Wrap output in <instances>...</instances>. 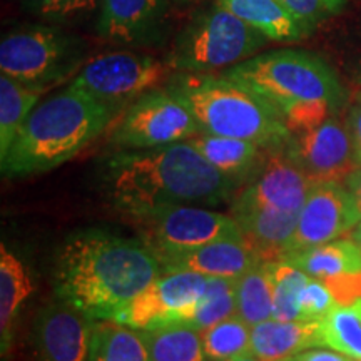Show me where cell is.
<instances>
[{
    "label": "cell",
    "instance_id": "1",
    "mask_svg": "<svg viewBox=\"0 0 361 361\" xmlns=\"http://www.w3.org/2000/svg\"><path fill=\"white\" fill-rule=\"evenodd\" d=\"M101 180L107 200L128 219L168 206H218L241 186L188 141L117 151L102 162Z\"/></svg>",
    "mask_w": 361,
    "mask_h": 361
},
{
    "label": "cell",
    "instance_id": "2",
    "mask_svg": "<svg viewBox=\"0 0 361 361\" xmlns=\"http://www.w3.org/2000/svg\"><path fill=\"white\" fill-rule=\"evenodd\" d=\"M161 274L159 259L144 241L87 229L59 247L54 293L90 319H114Z\"/></svg>",
    "mask_w": 361,
    "mask_h": 361
},
{
    "label": "cell",
    "instance_id": "3",
    "mask_svg": "<svg viewBox=\"0 0 361 361\" xmlns=\"http://www.w3.org/2000/svg\"><path fill=\"white\" fill-rule=\"evenodd\" d=\"M114 112L74 84L47 97L30 112L2 157L6 178L47 173L96 141Z\"/></svg>",
    "mask_w": 361,
    "mask_h": 361
},
{
    "label": "cell",
    "instance_id": "4",
    "mask_svg": "<svg viewBox=\"0 0 361 361\" xmlns=\"http://www.w3.org/2000/svg\"><path fill=\"white\" fill-rule=\"evenodd\" d=\"M168 87L188 104L201 133L245 139L266 149L283 147L291 139L276 107L226 75L180 72Z\"/></svg>",
    "mask_w": 361,
    "mask_h": 361
},
{
    "label": "cell",
    "instance_id": "5",
    "mask_svg": "<svg viewBox=\"0 0 361 361\" xmlns=\"http://www.w3.org/2000/svg\"><path fill=\"white\" fill-rule=\"evenodd\" d=\"M223 75L266 99L279 114L298 102L328 101L340 109L345 104V89L331 67L305 51L283 49L261 54L229 67Z\"/></svg>",
    "mask_w": 361,
    "mask_h": 361
},
{
    "label": "cell",
    "instance_id": "6",
    "mask_svg": "<svg viewBox=\"0 0 361 361\" xmlns=\"http://www.w3.org/2000/svg\"><path fill=\"white\" fill-rule=\"evenodd\" d=\"M268 42V37L214 6L197 13L176 39L169 64L178 72L207 74L234 67L250 59Z\"/></svg>",
    "mask_w": 361,
    "mask_h": 361
},
{
    "label": "cell",
    "instance_id": "7",
    "mask_svg": "<svg viewBox=\"0 0 361 361\" xmlns=\"http://www.w3.org/2000/svg\"><path fill=\"white\" fill-rule=\"evenodd\" d=\"M84 52L82 40L66 30L25 25L4 35L0 71L22 84L49 90L79 69Z\"/></svg>",
    "mask_w": 361,
    "mask_h": 361
},
{
    "label": "cell",
    "instance_id": "8",
    "mask_svg": "<svg viewBox=\"0 0 361 361\" xmlns=\"http://www.w3.org/2000/svg\"><path fill=\"white\" fill-rule=\"evenodd\" d=\"M200 133L188 104L169 87H157L126 107L109 142L117 151H141L188 141Z\"/></svg>",
    "mask_w": 361,
    "mask_h": 361
},
{
    "label": "cell",
    "instance_id": "9",
    "mask_svg": "<svg viewBox=\"0 0 361 361\" xmlns=\"http://www.w3.org/2000/svg\"><path fill=\"white\" fill-rule=\"evenodd\" d=\"M173 66L146 54L112 52L87 62L71 84L82 89L114 112L169 82Z\"/></svg>",
    "mask_w": 361,
    "mask_h": 361
},
{
    "label": "cell",
    "instance_id": "10",
    "mask_svg": "<svg viewBox=\"0 0 361 361\" xmlns=\"http://www.w3.org/2000/svg\"><path fill=\"white\" fill-rule=\"evenodd\" d=\"M154 255L194 250L223 239H245L233 216L201 206H168L130 218Z\"/></svg>",
    "mask_w": 361,
    "mask_h": 361
},
{
    "label": "cell",
    "instance_id": "11",
    "mask_svg": "<svg viewBox=\"0 0 361 361\" xmlns=\"http://www.w3.org/2000/svg\"><path fill=\"white\" fill-rule=\"evenodd\" d=\"M207 286V276L192 271H162L112 322L139 331L183 324L196 310Z\"/></svg>",
    "mask_w": 361,
    "mask_h": 361
},
{
    "label": "cell",
    "instance_id": "12",
    "mask_svg": "<svg viewBox=\"0 0 361 361\" xmlns=\"http://www.w3.org/2000/svg\"><path fill=\"white\" fill-rule=\"evenodd\" d=\"M361 221L358 206L341 183H316L311 186L286 255L335 241ZM284 255V256H286Z\"/></svg>",
    "mask_w": 361,
    "mask_h": 361
},
{
    "label": "cell",
    "instance_id": "13",
    "mask_svg": "<svg viewBox=\"0 0 361 361\" xmlns=\"http://www.w3.org/2000/svg\"><path fill=\"white\" fill-rule=\"evenodd\" d=\"M286 152L313 184L341 183L358 168L350 130L336 117L291 134Z\"/></svg>",
    "mask_w": 361,
    "mask_h": 361
},
{
    "label": "cell",
    "instance_id": "14",
    "mask_svg": "<svg viewBox=\"0 0 361 361\" xmlns=\"http://www.w3.org/2000/svg\"><path fill=\"white\" fill-rule=\"evenodd\" d=\"M313 183L286 152V146L268 149L264 164L246 188L233 197V206L268 207L300 214Z\"/></svg>",
    "mask_w": 361,
    "mask_h": 361
},
{
    "label": "cell",
    "instance_id": "15",
    "mask_svg": "<svg viewBox=\"0 0 361 361\" xmlns=\"http://www.w3.org/2000/svg\"><path fill=\"white\" fill-rule=\"evenodd\" d=\"M94 319L64 301L40 310L32 328L37 361H87Z\"/></svg>",
    "mask_w": 361,
    "mask_h": 361
},
{
    "label": "cell",
    "instance_id": "16",
    "mask_svg": "<svg viewBox=\"0 0 361 361\" xmlns=\"http://www.w3.org/2000/svg\"><path fill=\"white\" fill-rule=\"evenodd\" d=\"M168 11V0H102L97 34L117 45L154 44Z\"/></svg>",
    "mask_w": 361,
    "mask_h": 361
},
{
    "label": "cell",
    "instance_id": "17",
    "mask_svg": "<svg viewBox=\"0 0 361 361\" xmlns=\"http://www.w3.org/2000/svg\"><path fill=\"white\" fill-rule=\"evenodd\" d=\"M162 271H192L207 278L238 279L264 261L246 239H223L186 251L156 256Z\"/></svg>",
    "mask_w": 361,
    "mask_h": 361
},
{
    "label": "cell",
    "instance_id": "18",
    "mask_svg": "<svg viewBox=\"0 0 361 361\" xmlns=\"http://www.w3.org/2000/svg\"><path fill=\"white\" fill-rule=\"evenodd\" d=\"M324 346L322 319L268 322L251 326V353L263 361H279L300 351Z\"/></svg>",
    "mask_w": 361,
    "mask_h": 361
},
{
    "label": "cell",
    "instance_id": "19",
    "mask_svg": "<svg viewBox=\"0 0 361 361\" xmlns=\"http://www.w3.org/2000/svg\"><path fill=\"white\" fill-rule=\"evenodd\" d=\"M188 142L196 147L219 173L238 180L241 186L258 174L268 152V149L256 142L206 133L192 135Z\"/></svg>",
    "mask_w": 361,
    "mask_h": 361
},
{
    "label": "cell",
    "instance_id": "20",
    "mask_svg": "<svg viewBox=\"0 0 361 361\" xmlns=\"http://www.w3.org/2000/svg\"><path fill=\"white\" fill-rule=\"evenodd\" d=\"M34 284L29 269L6 245L0 246V346L2 355L12 348L13 329L19 311L29 296Z\"/></svg>",
    "mask_w": 361,
    "mask_h": 361
},
{
    "label": "cell",
    "instance_id": "21",
    "mask_svg": "<svg viewBox=\"0 0 361 361\" xmlns=\"http://www.w3.org/2000/svg\"><path fill=\"white\" fill-rule=\"evenodd\" d=\"M216 6L231 12L269 40L293 42L306 35L279 0H216Z\"/></svg>",
    "mask_w": 361,
    "mask_h": 361
},
{
    "label": "cell",
    "instance_id": "22",
    "mask_svg": "<svg viewBox=\"0 0 361 361\" xmlns=\"http://www.w3.org/2000/svg\"><path fill=\"white\" fill-rule=\"evenodd\" d=\"M316 279L361 271V246L355 239H341L290 252L283 258Z\"/></svg>",
    "mask_w": 361,
    "mask_h": 361
},
{
    "label": "cell",
    "instance_id": "23",
    "mask_svg": "<svg viewBox=\"0 0 361 361\" xmlns=\"http://www.w3.org/2000/svg\"><path fill=\"white\" fill-rule=\"evenodd\" d=\"M87 361H151L142 331L112 319H94Z\"/></svg>",
    "mask_w": 361,
    "mask_h": 361
},
{
    "label": "cell",
    "instance_id": "24",
    "mask_svg": "<svg viewBox=\"0 0 361 361\" xmlns=\"http://www.w3.org/2000/svg\"><path fill=\"white\" fill-rule=\"evenodd\" d=\"M45 92L42 87L22 84L4 75L0 78V159L7 154L22 126Z\"/></svg>",
    "mask_w": 361,
    "mask_h": 361
},
{
    "label": "cell",
    "instance_id": "25",
    "mask_svg": "<svg viewBox=\"0 0 361 361\" xmlns=\"http://www.w3.org/2000/svg\"><path fill=\"white\" fill-rule=\"evenodd\" d=\"M238 316L250 326L273 318V283L271 261H259L236 279Z\"/></svg>",
    "mask_w": 361,
    "mask_h": 361
},
{
    "label": "cell",
    "instance_id": "26",
    "mask_svg": "<svg viewBox=\"0 0 361 361\" xmlns=\"http://www.w3.org/2000/svg\"><path fill=\"white\" fill-rule=\"evenodd\" d=\"M151 361H204L202 336L184 324H169L142 331Z\"/></svg>",
    "mask_w": 361,
    "mask_h": 361
},
{
    "label": "cell",
    "instance_id": "27",
    "mask_svg": "<svg viewBox=\"0 0 361 361\" xmlns=\"http://www.w3.org/2000/svg\"><path fill=\"white\" fill-rule=\"evenodd\" d=\"M322 326L326 348L361 361V300L346 306L336 305L322 319Z\"/></svg>",
    "mask_w": 361,
    "mask_h": 361
},
{
    "label": "cell",
    "instance_id": "28",
    "mask_svg": "<svg viewBox=\"0 0 361 361\" xmlns=\"http://www.w3.org/2000/svg\"><path fill=\"white\" fill-rule=\"evenodd\" d=\"M238 314L236 279L207 278V286L196 310L184 322V326L204 331L213 324Z\"/></svg>",
    "mask_w": 361,
    "mask_h": 361
},
{
    "label": "cell",
    "instance_id": "29",
    "mask_svg": "<svg viewBox=\"0 0 361 361\" xmlns=\"http://www.w3.org/2000/svg\"><path fill=\"white\" fill-rule=\"evenodd\" d=\"M310 276L288 261H271L273 283V318L279 322H303L300 313V295Z\"/></svg>",
    "mask_w": 361,
    "mask_h": 361
},
{
    "label": "cell",
    "instance_id": "30",
    "mask_svg": "<svg viewBox=\"0 0 361 361\" xmlns=\"http://www.w3.org/2000/svg\"><path fill=\"white\" fill-rule=\"evenodd\" d=\"M201 336L209 361H228L251 350V326L238 314L204 329Z\"/></svg>",
    "mask_w": 361,
    "mask_h": 361
},
{
    "label": "cell",
    "instance_id": "31",
    "mask_svg": "<svg viewBox=\"0 0 361 361\" xmlns=\"http://www.w3.org/2000/svg\"><path fill=\"white\" fill-rule=\"evenodd\" d=\"M37 19L56 25L79 24L101 12L102 0H20Z\"/></svg>",
    "mask_w": 361,
    "mask_h": 361
},
{
    "label": "cell",
    "instance_id": "32",
    "mask_svg": "<svg viewBox=\"0 0 361 361\" xmlns=\"http://www.w3.org/2000/svg\"><path fill=\"white\" fill-rule=\"evenodd\" d=\"M336 306L329 288L322 279L311 278L300 295V313L303 322H313V319H323L329 311Z\"/></svg>",
    "mask_w": 361,
    "mask_h": 361
},
{
    "label": "cell",
    "instance_id": "33",
    "mask_svg": "<svg viewBox=\"0 0 361 361\" xmlns=\"http://www.w3.org/2000/svg\"><path fill=\"white\" fill-rule=\"evenodd\" d=\"M298 20L306 35L313 32L319 22L331 16L326 0H279Z\"/></svg>",
    "mask_w": 361,
    "mask_h": 361
},
{
    "label": "cell",
    "instance_id": "34",
    "mask_svg": "<svg viewBox=\"0 0 361 361\" xmlns=\"http://www.w3.org/2000/svg\"><path fill=\"white\" fill-rule=\"evenodd\" d=\"M329 288L336 305L346 306L361 300V271L356 273H346L340 276L322 279Z\"/></svg>",
    "mask_w": 361,
    "mask_h": 361
},
{
    "label": "cell",
    "instance_id": "35",
    "mask_svg": "<svg viewBox=\"0 0 361 361\" xmlns=\"http://www.w3.org/2000/svg\"><path fill=\"white\" fill-rule=\"evenodd\" d=\"M279 361H358V360H353V358H350V356L338 353V351L331 350V348L322 350L318 346V348H310V350L300 351V353L288 356V358H283Z\"/></svg>",
    "mask_w": 361,
    "mask_h": 361
},
{
    "label": "cell",
    "instance_id": "36",
    "mask_svg": "<svg viewBox=\"0 0 361 361\" xmlns=\"http://www.w3.org/2000/svg\"><path fill=\"white\" fill-rule=\"evenodd\" d=\"M346 128L350 130V137L351 142H353L356 161H358V166H361V106L355 107V109L350 112Z\"/></svg>",
    "mask_w": 361,
    "mask_h": 361
},
{
    "label": "cell",
    "instance_id": "37",
    "mask_svg": "<svg viewBox=\"0 0 361 361\" xmlns=\"http://www.w3.org/2000/svg\"><path fill=\"white\" fill-rule=\"evenodd\" d=\"M345 186L351 192V196H353V200L356 202V206H358V211L361 214V166H358V168H356L353 173L345 179Z\"/></svg>",
    "mask_w": 361,
    "mask_h": 361
},
{
    "label": "cell",
    "instance_id": "38",
    "mask_svg": "<svg viewBox=\"0 0 361 361\" xmlns=\"http://www.w3.org/2000/svg\"><path fill=\"white\" fill-rule=\"evenodd\" d=\"M326 2H328L329 11H331V13H338L343 7H345L346 0H326Z\"/></svg>",
    "mask_w": 361,
    "mask_h": 361
},
{
    "label": "cell",
    "instance_id": "39",
    "mask_svg": "<svg viewBox=\"0 0 361 361\" xmlns=\"http://www.w3.org/2000/svg\"><path fill=\"white\" fill-rule=\"evenodd\" d=\"M228 361H263V360H259L258 356L252 355L251 351H247V353L239 355V356H236V358H231V360H228Z\"/></svg>",
    "mask_w": 361,
    "mask_h": 361
},
{
    "label": "cell",
    "instance_id": "40",
    "mask_svg": "<svg viewBox=\"0 0 361 361\" xmlns=\"http://www.w3.org/2000/svg\"><path fill=\"white\" fill-rule=\"evenodd\" d=\"M355 241L361 246V223H360V226H358V228H356V231H355Z\"/></svg>",
    "mask_w": 361,
    "mask_h": 361
}]
</instances>
